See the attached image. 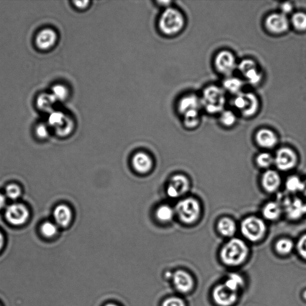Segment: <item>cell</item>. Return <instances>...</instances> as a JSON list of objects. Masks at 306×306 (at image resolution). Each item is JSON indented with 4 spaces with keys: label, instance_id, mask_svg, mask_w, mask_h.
Instances as JSON below:
<instances>
[{
    "label": "cell",
    "instance_id": "cell-49",
    "mask_svg": "<svg viewBox=\"0 0 306 306\" xmlns=\"http://www.w3.org/2000/svg\"><path fill=\"white\" fill-rule=\"evenodd\" d=\"M106 306H117L115 305H113V304H109V305H107Z\"/></svg>",
    "mask_w": 306,
    "mask_h": 306
},
{
    "label": "cell",
    "instance_id": "cell-22",
    "mask_svg": "<svg viewBox=\"0 0 306 306\" xmlns=\"http://www.w3.org/2000/svg\"><path fill=\"white\" fill-rule=\"evenodd\" d=\"M217 228L220 233L226 237L233 236L236 231V224L229 218H222L218 223Z\"/></svg>",
    "mask_w": 306,
    "mask_h": 306
},
{
    "label": "cell",
    "instance_id": "cell-18",
    "mask_svg": "<svg viewBox=\"0 0 306 306\" xmlns=\"http://www.w3.org/2000/svg\"><path fill=\"white\" fill-rule=\"evenodd\" d=\"M281 183L280 175L273 170H268L263 174L262 184L263 188L268 192L276 191Z\"/></svg>",
    "mask_w": 306,
    "mask_h": 306
},
{
    "label": "cell",
    "instance_id": "cell-39",
    "mask_svg": "<svg viewBox=\"0 0 306 306\" xmlns=\"http://www.w3.org/2000/svg\"><path fill=\"white\" fill-rule=\"evenodd\" d=\"M297 249L300 256L306 259V234L300 238L297 244Z\"/></svg>",
    "mask_w": 306,
    "mask_h": 306
},
{
    "label": "cell",
    "instance_id": "cell-10",
    "mask_svg": "<svg viewBox=\"0 0 306 306\" xmlns=\"http://www.w3.org/2000/svg\"><path fill=\"white\" fill-rule=\"evenodd\" d=\"M274 163L280 171H288L294 168L297 163V156L293 150L282 148L277 152Z\"/></svg>",
    "mask_w": 306,
    "mask_h": 306
},
{
    "label": "cell",
    "instance_id": "cell-29",
    "mask_svg": "<svg viewBox=\"0 0 306 306\" xmlns=\"http://www.w3.org/2000/svg\"><path fill=\"white\" fill-rule=\"evenodd\" d=\"M174 216V211L167 205L159 207L156 212V217L158 220L162 222H168L171 220Z\"/></svg>",
    "mask_w": 306,
    "mask_h": 306
},
{
    "label": "cell",
    "instance_id": "cell-7",
    "mask_svg": "<svg viewBox=\"0 0 306 306\" xmlns=\"http://www.w3.org/2000/svg\"><path fill=\"white\" fill-rule=\"evenodd\" d=\"M49 124L55 128L56 134L60 137L70 135L74 129L72 119L61 112H51Z\"/></svg>",
    "mask_w": 306,
    "mask_h": 306
},
{
    "label": "cell",
    "instance_id": "cell-2",
    "mask_svg": "<svg viewBox=\"0 0 306 306\" xmlns=\"http://www.w3.org/2000/svg\"><path fill=\"white\" fill-rule=\"evenodd\" d=\"M248 248L241 239L234 238L223 246L221 258L225 265L236 266L241 265L248 254Z\"/></svg>",
    "mask_w": 306,
    "mask_h": 306
},
{
    "label": "cell",
    "instance_id": "cell-13",
    "mask_svg": "<svg viewBox=\"0 0 306 306\" xmlns=\"http://www.w3.org/2000/svg\"><path fill=\"white\" fill-rule=\"evenodd\" d=\"M189 187L188 178L183 175H176L171 178L167 192L169 197L177 198L188 192Z\"/></svg>",
    "mask_w": 306,
    "mask_h": 306
},
{
    "label": "cell",
    "instance_id": "cell-36",
    "mask_svg": "<svg viewBox=\"0 0 306 306\" xmlns=\"http://www.w3.org/2000/svg\"><path fill=\"white\" fill-rule=\"evenodd\" d=\"M220 121L224 126L227 127L233 126L236 121V115L230 111L224 112L220 116Z\"/></svg>",
    "mask_w": 306,
    "mask_h": 306
},
{
    "label": "cell",
    "instance_id": "cell-44",
    "mask_svg": "<svg viewBox=\"0 0 306 306\" xmlns=\"http://www.w3.org/2000/svg\"><path fill=\"white\" fill-rule=\"evenodd\" d=\"M5 203H6V197H5V195L0 193V210L4 208Z\"/></svg>",
    "mask_w": 306,
    "mask_h": 306
},
{
    "label": "cell",
    "instance_id": "cell-48",
    "mask_svg": "<svg viewBox=\"0 0 306 306\" xmlns=\"http://www.w3.org/2000/svg\"><path fill=\"white\" fill-rule=\"evenodd\" d=\"M303 296H304V298L306 300V291H305L304 294H303Z\"/></svg>",
    "mask_w": 306,
    "mask_h": 306
},
{
    "label": "cell",
    "instance_id": "cell-24",
    "mask_svg": "<svg viewBox=\"0 0 306 306\" xmlns=\"http://www.w3.org/2000/svg\"><path fill=\"white\" fill-rule=\"evenodd\" d=\"M56 100L52 93H42L39 95L37 101L38 109L44 112H52L53 106Z\"/></svg>",
    "mask_w": 306,
    "mask_h": 306
},
{
    "label": "cell",
    "instance_id": "cell-43",
    "mask_svg": "<svg viewBox=\"0 0 306 306\" xmlns=\"http://www.w3.org/2000/svg\"><path fill=\"white\" fill-rule=\"evenodd\" d=\"M281 9L282 13L286 15L287 14L292 12V10H293V5L290 2H285V3L282 4Z\"/></svg>",
    "mask_w": 306,
    "mask_h": 306
},
{
    "label": "cell",
    "instance_id": "cell-38",
    "mask_svg": "<svg viewBox=\"0 0 306 306\" xmlns=\"http://www.w3.org/2000/svg\"><path fill=\"white\" fill-rule=\"evenodd\" d=\"M36 132L38 137L41 139L46 138L49 134V129L44 124H38L36 127Z\"/></svg>",
    "mask_w": 306,
    "mask_h": 306
},
{
    "label": "cell",
    "instance_id": "cell-40",
    "mask_svg": "<svg viewBox=\"0 0 306 306\" xmlns=\"http://www.w3.org/2000/svg\"><path fill=\"white\" fill-rule=\"evenodd\" d=\"M199 117L184 118V124L189 129L194 128L199 123Z\"/></svg>",
    "mask_w": 306,
    "mask_h": 306
},
{
    "label": "cell",
    "instance_id": "cell-46",
    "mask_svg": "<svg viewBox=\"0 0 306 306\" xmlns=\"http://www.w3.org/2000/svg\"><path fill=\"white\" fill-rule=\"evenodd\" d=\"M4 243V237L3 234L0 231V250H1Z\"/></svg>",
    "mask_w": 306,
    "mask_h": 306
},
{
    "label": "cell",
    "instance_id": "cell-26",
    "mask_svg": "<svg viewBox=\"0 0 306 306\" xmlns=\"http://www.w3.org/2000/svg\"><path fill=\"white\" fill-rule=\"evenodd\" d=\"M304 182L297 176H292L288 178L286 182V188L287 191L292 192L303 191Z\"/></svg>",
    "mask_w": 306,
    "mask_h": 306
},
{
    "label": "cell",
    "instance_id": "cell-37",
    "mask_svg": "<svg viewBox=\"0 0 306 306\" xmlns=\"http://www.w3.org/2000/svg\"><path fill=\"white\" fill-rule=\"evenodd\" d=\"M256 67H257L256 62L251 60V59H246L240 62V64L238 65L237 68L239 72L243 75V74L248 72V70Z\"/></svg>",
    "mask_w": 306,
    "mask_h": 306
},
{
    "label": "cell",
    "instance_id": "cell-32",
    "mask_svg": "<svg viewBox=\"0 0 306 306\" xmlns=\"http://www.w3.org/2000/svg\"><path fill=\"white\" fill-rule=\"evenodd\" d=\"M243 75L244 76L246 80L252 84L259 83L262 79V74L258 69L257 66L248 70Z\"/></svg>",
    "mask_w": 306,
    "mask_h": 306
},
{
    "label": "cell",
    "instance_id": "cell-45",
    "mask_svg": "<svg viewBox=\"0 0 306 306\" xmlns=\"http://www.w3.org/2000/svg\"><path fill=\"white\" fill-rule=\"evenodd\" d=\"M157 4L160 7H165L166 8L171 7V1H157Z\"/></svg>",
    "mask_w": 306,
    "mask_h": 306
},
{
    "label": "cell",
    "instance_id": "cell-34",
    "mask_svg": "<svg viewBox=\"0 0 306 306\" xmlns=\"http://www.w3.org/2000/svg\"><path fill=\"white\" fill-rule=\"evenodd\" d=\"M41 232L45 237H52L57 233V225L50 222H45L41 226Z\"/></svg>",
    "mask_w": 306,
    "mask_h": 306
},
{
    "label": "cell",
    "instance_id": "cell-15",
    "mask_svg": "<svg viewBox=\"0 0 306 306\" xmlns=\"http://www.w3.org/2000/svg\"><path fill=\"white\" fill-rule=\"evenodd\" d=\"M283 206L286 214L291 219H299L306 214V204L297 198H295L294 199L287 198L283 202Z\"/></svg>",
    "mask_w": 306,
    "mask_h": 306
},
{
    "label": "cell",
    "instance_id": "cell-17",
    "mask_svg": "<svg viewBox=\"0 0 306 306\" xmlns=\"http://www.w3.org/2000/svg\"><path fill=\"white\" fill-rule=\"evenodd\" d=\"M256 140L260 147L271 149L276 146L277 138L275 133L268 129H260L257 132Z\"/></svg>",
    "mask_w": 306,
    "mask_h": 306
},
{
    "label": "cell",
    "instance_id": "cell-21",
    "mask_svg": "<svg viewBox=\"0 0 306 306\" xmlns=\"http://www.w3.org/2000/svg\"><path fill=\"white\" fill-rule=\"evenodd\" d=\"M132 165L139 173L146 174L151 170L153 166L152 158L144 153H138L132 158Z\"/></svg>",
    "mask_w": 306,
    "mask_h": 306
},
{
    "label": "cell",
    "instance_id": "cell-30",
    "mask_svg": "<svg viewBox=\"0 0 306 306\" xmlns=\"http://www.w3.org/2000/svg\"><path fill=\"white\" fill-rule=\"evenodd\" d=\"M294 244L290 239H281L276 243L277 253L282 255L290 254L293 249Z\"/></svg>",
    "mask_w": 306,
    "mask_h": 306
},
{
    "label": "cell",
    "instance_id": "cell-25",
    "mask_svg": "<svg viewBox=\"0 0 306 306\" xmlns=\"http://www.w3.org/2000/svg\"><path fill=\"white\" fill-rule=\"evenodd\" d=\"M223 85L228 91L238 94L242 89L243 82L238 78L229 76L224 81Z\"/></svg>",
    "mask_w": 306,
    "mask_h": 306
},
{
    "label": "cell",
    "instance_id": "cell-20",
    "mask_svg": "<svg viewBox=\"0 0 306 306\" xmlns=\"http://www.w3.org/2000/svg\"><path fill=\"white\" fill-rule=\"evenodd\" d=\"M175 287L181 293H188L193 286V280L190 274L186 272L179 270L175 272L174 275Z\"/></svg>",
    "mask_w": 306,
    "mask_h": 306
},
{
    "label": "cell",
    "instance_id": "cell-31",
    "mask_svg": "<svg viewBox=\"0 0 306 306\" xmlns=\"http://www.w3.org/2000/svg\"><path fill=\"white\" fill-rule=\"evenodd\" d=\"M291 22L297 30H306V14L302 12L295 13L292 17Z\"/></svg>",
    "mask_w": 306,
    "mask_h": 306
},
{
    "label": "cell",
    "instance_id": "cell-50",
    "mask_svg": "<svg viewBox=\"0 0 306 306\" xmlns=\"http://www.w3.org/2000/svg\"></svg>",
    "mask_w": 306,
    "mask_h": 306
},
{
    "label": "cell",
    "instance_id": "cell-3",
    "mask_svg": "<svg viewBox=\"0 0 306 306\" xmlns=\"http://www.w3.org/2000/svg\"><path fill=\"white\" fill-rule=\"evenodd\" d=\"M202 106L210 114H217L223 111L226 104L225 92L216 86L207 87L200 98Z\"/></svg>",
    "mask_w": 306,
    "mask_h": 306
},
{
    "label": "cell",
    "instance_id": "cell-33",
    "mask_svg": "<svg viewBox=\"0 0 306 306\" xmlns=\"http://www.w3.org/2000/svg\"><path fill=\"white\" fill-rule=\"evenodd\" d=\"M256 162L262 168H268L274 163V157L268 153H260L257 155Z\"/></svg>",
    "mask_w": 306,
    "mask_h": 306
},
{
    "label": "cell",
    "instance_id": "cell-23",
    "mask_svg": "<svg viewBox=\"0 0 306 306\" xmlns=\"http://www.w3.org/2000/svg\"><path fill=\"white\" fill-rule=\"evenodd\" d=\"M282 212V206L276 202H269L266 204L263 209V216L266 219L270 221L278 219Z\"/></svg>",
    "mask_w": 306,
    "mask_h": 306
},
{
    "label": "cell",
    "instance_id": "cell-5",
    "mask_svg": "<svg viewBox=\"0 0 306 306\" xmlns=\"http://www.w3.org/2000/svg\"><path fill=\"white\" fill-rule=\"evenodd\" d=\"M241 231L246 239L252 242H257L265 236L266 224L259 218L249 217L243 221Z\"/></svg>",
    "mask_w": 306,
    "mask_h": 306
},
{
    "label": "cell",
    "instance_id": "cell-28",
    "mask_svg": "<svg viewBox=\"0 0 306 306\" xmlns=\"http://www.w3.org/2000/svg\"><path fill=\"white\" fill-rule=\"evenodd\" d=\"M51 93L56 101H64L69 95V90L63 84H56L53 87Z\"/></svg>",
    "mask_w": 306,
    "mask_h": 306
},
{
    "label": "cell",
    "instance_id": "cell-42",
    "mask_svg": "<svg viewBox=\"0 0 306 306\" xmlns=\"http://www.w3.org/2000/svg\"><path fill=\"white\" fill-rule=\"evenodd\" d=\"M74 5L78 10H84L87 9L89 7L90 1H73Z\"/></svg>",
    "mask_w": 306,
    "mask_h": 306
},
{
    "label": "cell",
    "instance_id": "cell-1",
    "mask_svg": "<svg viewBox=\"0 0 306 306\" xmlns=\"http://www.w3.org/2000/svg\"><path fill=\"white\" fill-rule=\"evenodd\" d=\"M186 19L178 8L169 7L163 10L158 21V28L161 34L168 37L178 35L184 29Z\"/></svg>",
    "mask_w": 306,
    "mask_h": 306
},
{
    "label": "cell",
    "instance_id": "cell-41",
    "mask_svg": "<svg viewBox=\"0 0 306 306\" xmlns=\"http://www.w3.org/2000/svg\"><path fill=\"white\" fill-rule=\"evenodd\" d=\"M163 306H185V305L182 300L177 297H172L167 299Z\"/></svg>",
    "mask_w": 306,
    "mask_h": 306
},
{
    "label": "cell",
    "instance_id": "cell-35",
    "mask_svg": "<svg viewBox=\"0 0 306 306\" xmlns=\"http://www.w3.org/2000/svg\"><path fill=\"white\" fill-rule=\"evenodd\" d=\"M22 191L21 188L15 184L8 185L5 189L6 196L12 200H16L21 196Z\"/></svg>",
    "mask_w": 306,
    "mask_h": 306
},
{
    "label": "cell",
    "instance_id": "cell-4",
    "mask_svg": "<svg viewBox=\"0 0 306 306\" xmlns=\"http://www.w3.org/2000/svg\"><path fill=\"white\" fill-rule=\"evenodd\" d=\"M176 212L181 222L191 225L199 218L201 212L200 205L197 200L187 198L177 204Z\"/></svg>",
    "mask_w": 306,
    "mask_h": 306
},
{
    "label": "cell",
    "instance_id": "cell-14",
    "mask_svg": "<svg viewBox=\"0 0 306 306\" xmlns=\"http://www.w3.org/2000/svg\"><path fill=\"white\" fill-rule=\"evenodd\" d=\"M202 106L200 98L194 94H189L181 98L178 103V111L181 115L199 112Z\"/></svg>",
    "mask_w": 306,
    "mask_h": 306
},
{
    "label": "cell",
    "instance_id": "cell-16",
    "mask_svg": "<svg viewBox=\"0 0 306 306\" xmlns=\"http://www.w3.org/2000/svg\"><path fill=\"white\" fill-rule=\"evenodd\" d=\"M58 40V35L55 30L46 28L37 35L36 43L39 49L48 50L55 46Z\"/></svg>",
    "mask_w": 306,
    "mask_h": 306
},
{
    "label": "cell",
    "instance_id": "cell-6",
    "mask_svg": "<svg viewBox=\"0 0 306 306\" xmlns=\"http://www.w3.org/2000/svg\"><path fill=\"white\" fill-rule=\"evenodd\" d=\"M233 106L245 117H251L257 112L260 103L257 96L253 93H239L234 99Z\"/></svg>",
    "mask_w": 306,
    "mask_h": 306
},
{
    "label": "cell",
    "instance_id": "cell-19",
    "mask_svg": "<svg viewBox=\"0 0 306 306\" xmlns=\"http://www.w3.org/2000/svg\"><path fill=\"white\" fill-rule=\"evenodd\" d=\"M53 217L56 225L62 227V228H66L72 222V211L67 205H58L56 207L53 211Z\"/></svg>",
    "mask_w": 306,
    "mask_h": 306
},
{
    "label": "cell",
    "instance_id": "cell-12",
    "mask_svg": "<svg viewBox=\"0 0 306 306\" xmlns=\"http://www.w3.org/2000/svg\"><path fill=\"white\" fill-rule=\"evenodd\" d=\"M213 299L215 303L220 306H230L237 300V292L232 291L225 284H221L214 288Z\"/></svg>",
    "mask_w": 306,
    "mask_h": 306
},
{
    "label": "cell",
    "instance_id": "cell-9",
    "mask_svg": "<svg viewBox=\"0 0 306 306\" xmlns=\"http://www.w3.org/2000/svg\"><path fill=\"white\" fill-rule=\"evenodd\" d=\"M215 65L218 72L223 75L230 76L236 69V58L233 54L229 51H221L215 59Z\"/></svg>",
    "mask_w": 306,
    "mask_h": 306
},
{
    "label": "cell",
    "instance_id": "cell-11",
    "mask_svg": "<svg viewBox=\"0 0 306 306\" xmlns=\"http://www.w3.org/2000/svg\"><path fill=\"white\" fill-rule=\"evenodd\" d=\"M265 25L269 32L274 35H282L288 31L290 22L284 14L273 13L267 17Z\"/></svg>",
    "mask_w": 306,
    "mask_h": 306
},
{
    "label": "cell",
    "instance_id": "cell-47",
    "mask_svg": "<svg viewBox=\"0 0 306 306\" xmlns=\"http://www.w3.org/2000/svg\"><path fill=\"white\" fill-rule=\"evenodd\" d=\"M303 192L306 195V180L304 181V186H303Z\"/></svg>",
    "mask_w": 306,
    "mask_h": 306
},
{
    "label": "cell",
    "instance_id": "cell-8",
    "mask_svg": "<svg viewBox=\"0 0 306 306\" xmlns=\"http://www.w3.org/2000/svg\"><path fill=\"white\" fill-rule=\"evenodd\" d=\"M5 217L11 225L22 226L29 219L30 211L24 204L13 203L7 207L5 212Z\"/></svg>",
    "mask_w": 306,
    "mask_h": 306
},
{
    "label": "cell",
    "instance_id": "cell-27",
    "mask_svg": "<svg viewBox=\"0 0 306 306\" xmlns=\"http://www.w3.org/2000/svg\"><path fill=\"white\" fill-rule=\"evenodd\" d=\"M226 287L230 289L232 291L237 292L238 289L242 287L244 284V281L242 277L236 273H231L229 276L225 283Z\"/></svg>",
    "mask_w": 306,
    "mask_h": 306
}]
</instances>
